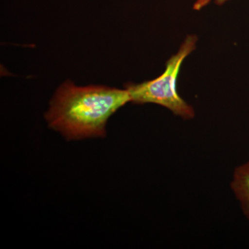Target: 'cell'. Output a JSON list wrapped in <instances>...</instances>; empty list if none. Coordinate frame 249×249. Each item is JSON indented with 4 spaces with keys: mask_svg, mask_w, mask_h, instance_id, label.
<instances>
[{
    "mask_svg": "<svg viewBox=\"0 0 249 249\" xmlns=\"http://www.w3.org/2000/svg\"><path fill=\"white\" fill-rule=\"evenodd\" d=\"M129 102L126 89L78 87L67 80L54 94L45 119L51 128L67 140L104 137L109 118Z\"/></svg>",
    "mask_w": 249,
    "mask_h": 249,
    "instance_id": "cell-1",
    "label": "cell"
},
{
    "mask_svg": "<svg viewBox=\"0 0 249 249\" xmlns=\"http://www.w3.org/2000/svg\"><path fill=\"white\" fill-rule=\"evenodd\" d=\"M196 36H187L178 53L168 60L164 72L158 78L139 84L125 85L131 102L160 105L183 119H193L194 109L178 94L177 80L183 62L196 49Z\"/></svg>",
    "mask_w": 249,
    "mask_h": 249,
    "instance_id": "cell-2",
    "label": "cell"
},
{
    "mask_svg": "<svg viewBox=\"0 0 249 249\" xmlns=\"http://www.w3.org/2000/svg\"><path fill=\"white\" fill-rule=\"evenodd\" d=\"M231 186L249 220V160L236 168Z\"/></svg>",
    "mask_w": 249,
    "mask_h": 249,
    "instance_id": "cell-3",
    "label": "cell"
},
{
    "mask_svg": "<svg viewBox=\"0 0 249 249\" xmlns=\"http://www.w3.org/2000/svg\"><path fill=\"white\" fill-rule=\"evenodd\" d=\"M212 0H196L194 5H193V9L196 11H200L205 6H207Z\"/></svg>",
    "mask_w": 249,
    "mask_h": 249,
    "instance_id": "cell-4",
    "label": "cell"
},
{
    "mask_svg": "<svg viewBox=\"0 0 249 249\" xmlns=\"http://www.w3.org/2000/svg\"><path fill=\"white\" fill-rule=\"evenodd\" d=\"M229 1V0H214V2L219 5V6H221V5L225 4L226 2Z\"/></svg>",
    "mask_w": 249,
    "mask_h": 249,
    "instance_id": "cell-5",
    "label": "cell"
}]
</instances>
